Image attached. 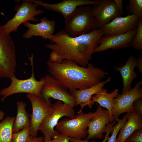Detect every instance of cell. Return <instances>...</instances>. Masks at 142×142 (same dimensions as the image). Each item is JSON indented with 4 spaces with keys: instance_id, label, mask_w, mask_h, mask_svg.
Listing matches in <instances>:
<instances>
[{
    "instance_id": "obj_16",
    "label": "cell",
    "mask_w": 142,
    "mask_h": 142,
    "mask_svg": "<svg viewBox=\"0 0 142 142\" xmlns=\"http://www.w3.org/2000/svg\"><path fill=\"white\" fill-rule=\"evenodd\" d=\"M99 4L92 7L97 28H102L121 14L117 10L114 0H99Z\"/></svg>"
},
{
    "instance_id": "obj_24",
    "label": "cell",
    "mask_w": 142,
    "mask_h": 142,
    "mask_svg": "<svg viewBox=\"0 0 142 142\" xmlns=\"http://www.w3.org/2000/svg\"><path fill=\"white\" fill-rule=\"evenodd\" d=\"M126 8L130 15H134L139 18H142V0H130Z\"/></svg>"
},
{
    "instance_id": "obj_32",
    "label": "cell",
    "mask_w": 142,
    "mask_h": 142,
    "mask_svg": "<svg viewBox=\"0 0 142 142\" xmlns=\"http://www.w3.org/2000/svg\"><path fill=\"white\" fill-rule=\"evenodd\" d=\"M116 8L121 14H123V8L122 0H114Z\"/></svg>"
},
{
    "instance_id": "obj_7",
    "label": "cell",
    "mask_w": 142,
    "mask_h": 142,
    "mask_svg": "<svg viewBox=\"0 0 142 142\" xmlns=\"http://www.w3.org/2000/svg\"><path fill=\"white\" fill-rule=\"evenodd\" d=\"M52 106V112L44 119L39 129L43 134L44 139L50 140L60 134L54 128L62 117L66 116L72 119L75 115L74 106L60 101L57 100Z\"/></svg>"
},
{
    "instance_id": "obj_21",
    "label": "cell",
    "mask_w": 142,
    "mask_h": 142,
    "mask_svg": "<svg viewBox=\"0 0 142 142\" xmlns=\"http://www.w3.org/2000/svg\"><path fill=\"white\" fill-rule=\"evenodd\" d=\"M17 115L13 126V133L30 126L31 115L26 111V103L23 101H17Z\"/></svg>"
},
{
    "instance_id": "obj_5",
    "label": "cell",
    "mask_w": 142,
    "mask_h": 142,
    "mask_svg": "<svg viewBox=\"0 0 142 142\" xmlns=\"http://www.w3.org/2000/svg\"><path fill=\"white\" fill-rule=\"evenodd\" d=\"M17 65L14 42L0 25V78L10 79L15 75Z\"/></svg>"
},
{
    "instance_id": "obj_13",
    "label": "cell",
    "mask_w": 142,
    "mask_h": 142,
    "mask_svg": "<svg viewBox=\"0 0 142 142\" xmlns=\"http://www.w3.org/2000/svg\"><path fill=\"white\" fill-rule=\"evenodd\" d=\"M96 110L97 114L91 119L88 125V134L85 139L87 140L102 139L103 134L106 132L107 125L115 119L108 110L103 109L99 105Z\"/></svg>"
},
{
    "instance_id": "obj_1",
    "label": "cell",
    "mask_w": 142,
    "mask_h": 142,
    "mask_svg": "<svg viewBox=\"0 0 142 142\" xmlns=\"http://www.w3.org/2000/svg\"><path fill=\"white\" fill-rule=\"evenodd\" d=\"M103 35L101 28H96L88 33L75 37H70L64 30L60 29L49 39L52 43L45 45L52 50L49 59L58 63L64 59L70 60L85 67Z\"/></svg>"
},
{
    "instance_id": "obj_11",
    "label": "cell",
    "mask_w": 142,
    "mask_h": 142,
    "mask_svg": "<svg viewBox=\"0 0 142 142\" xmlns=\"http://www.w3.org/2000/svg\"><path fill=\"white\" fill-rule=\"evenodd\" d=\"M142 84L141 79L133 88L122 93L114 99L115 104L111 113L115 119L122 113H129L134 111L132 105L133 103L137 99L142 98V88L140 87Z\"/></svg>"
},
{
    "instance_id": "obj_27",
    "label": "cell",
    "mask_w": 142,
    "mask_h": 142,
    "mask_svg": "<svg viewBox=\"0 0 142 142\" xmlns=\"http://www.w3.org/2000/svg\"><path fill=\"white\" fill-rule=\"evenodd\" d=\"M128 118V115L127 113L121 119H120L118 118L115 119V121L118 123L113 126L111 135L110 137L109 136L107 142H116L118 133L121 127L127 121Z\"/></svg>"
},
{
    "instance_id": "obj_14",
    "label": "cell",
    "mask_w": 142,
    "mask_h": 142,
    "mask_svg": "<svg viewBox=\"0 0 142 142\" xmlns=\"http://www.w3.org/2000/svg\"><path fill=\"white\" fill-rule=\"evenodd\" d=\"M137 29V28L126 33L114 36L103 35L99 41V45L95 48L93 53L109 49H116L129 47L133 41Z\"/></svg>"
},
{
    "instance_id": "obj_9",
    "label": "cell",
    "mask_w": 142,
    "mask_h": 142,
    "mask_svg": "<svg viewBox=\"0 0 142 142\" xmlns=\"http://www.w3.org/2000/svg\"><path fill=\"white\" fill-rule=\"evenodd\" d=\"M26 96L31 103L32 108L31 115L30 135L32 137H36L42 122L52 112L51 99H47L42 95L31 94H27Z\"/></svg>"
},
{
    "instance_id": "obj_34",
    "label": "cell",
    "mask_w": 142,
    "mask_h": 142,
    "mask_svg": "<svg viewBox=\"0 0 142 142\" xmlns=\"http://www.w3.org/2000/svg\"><path fill=\"white\" fill-rule=\"evenodd\" d=\"M137 59V66L139 71L141 74L142 73V56L140 54Z\"/></svg>"
},
{
    "instance_id": "obj_28",
    "label": "cell",
    "mask_w": 142,
    "mask_h": 142,
    "mask_svg": "<svg viewBox=\"0 0 142 142\" xmlns=\"http://www.w3.org/2000/svg\"><path fill=\"white\" fill-rule=\"evenodd\" d=\"M115 124V121H114L112 123L108 124L107 125V130L106 135L104 140L101 142H107V141L109 137V135L110 133H111L113 131V127L114 125ZM69 142H89L88 140L86 139L82 140V139H77L73 138H70V139ZM91 142H97L94 140H93Z\"/></svg>"
},
{
    "instance_id": "obj_19",
    "label": "cell",
    "mask_w": 142,
    "mask_h": 142,
    "mask_svg": "<svg viewBox=\"0 0 142 142\" xmlns=\"http://www.w3.org/2000/svg\"><path fill=\"white\" fill-rule=\"evenodd\" d=\"M137 66V59L134 56H130L125 64L121 67L115 66L114 69L119 72L123 81V87L122 93L128 91L131 89V84L138 76L134 69Z\"/></svg>"
},
{
    "instance_id": "obj_35",
    "label": "cell",
    "mask_w": 142,
    "mask_h": 142,
    "mask_svg": "<svg viewBox=\"0 0 142 142\" xmlns=\"http://www.w3.org/2000/svg\"><path fill=\"white\" fill-rule=\"evenodd\" d=\"M4 115V113L0 110V121L3 119Z\"/></svg>"
},
{
    "instance_id": "obj_20",
    "label": "cell",
    "mask_w": 142,
    "mask_h": 142,
    "mask_svg": "<svg viewBox=\"0 0 142 142\" xmlns=\"http://www.w3.org/2000/svg\"><path fill=\"white\" fill-rule=\"evenodd\" d=\"M127 113V120L120 129L116 142H125L134 131L142 129V116L134 110Z\"/></svg>"
},
{
    "instance_id": "obj_6",
    "label": "cell",
    "mask_w": 142,
    "mask_h": 142,
    "mask_svg": "<svg viewBox=\"0 0 142 142\" xmlns=\"http://www.w3.org/2000/svg\"><path fill=\"white\" fill-rule=\"evenodd\" d=\"M78 113L73 119L66 118L59 121L55 127L62 136L77 139L86 137L89 122L97 111L86 113L82 111Z\"/></svg>"
},
{
    "instance_id": "obj_26",
    "label": "cell",
    "mask_w": 142,
    "mask_h": 142,
    "mask_svg": "<svg viewBox=\"0 0 142 142\" xmlns=\"http://www.w3.org/2000/svg\"><path fill=\"white\" fill-rule=\"evenodd\" d=\"M30 126L13 133L11 142H27L30 136Z\"/></svg>"
},
{
    "instance_id": "obj_29",
    "label": "cell",
    "mask_w": 142,
    "mask_h": 142,
    "mask_svg": "<svg viewBox=\"0 0 142 142\" xmlns=\"http://www.w3.org/2000/svg\"><path fill=\"white\" fill-rule=\"evenodd\" d=\"M125 142H142V129L134 131L127 138Z\"/></svg>"
},
{
    "instance_id": "obj_23",
    "label": "cell",
    "mask_w": 142,
    "mask_h": 142,
    "mask_svg": "<svg viewBox=\"0 0 142 142\" xmlns=\"http://www.w3.org/2000/svg\"><path fill=\"white\" fill-rule=\"evenodd\" d=\"M15 118L8 116L0 121V142H11Z\"/></svg>"
},
{
    "instance_id": "obj_17",
    "label": "cell",
    "mask_w": 142,
    "mask_h": 142,
    "mask_svg": "<svg viewBox=\"0 0 142 142\" xmlns=\"http://www.w3.org/2000/svg\"><path fill=\"white\" fill-rule=\"evenodd\" d=\"M41 22L37 24H33L26 21L23 23L24 26L28 29L23 35L26 39L31 38L34 36H40L44 39H50L55 31V22L50 20L46 17L40 19Z\"/></svg>"
},
{
    "instance_id": "obj_31",
    "label": "cell",
    "mask_w": 142,
    "mask_h": 142,
    "mask_svg": "<svg viewBox=\"0 0 142 142\" xmlns=\"http://www.w3.org/2000/svg\"><path fill=\"white\" fill-rule=\"evenodd\" d=\"M70 138L63 137L60 134L50 140L44 139V142H69Z\"/></svg>"
},
{
    "instance_id": "obj_10",
    "label": "cell",
    "mask_w": 142,
    "mask_h": 142,
    "mask_svg": "<svg viewBox=\"0 0 142 142\" xmlns=\"http://www.w3.org/2000/svg\"><path fill=\"white\" fill-rule=\"evenodd\" d=\"M43 77L44 82L41 94L43 97L47 99L52 98L74 107L76 106L74 97L61 82L50 74Z\"/></svg>"
},
{
    "instance_id": "obj_12",
    "label": "cell",
    "mask_w": 142,
    "mask_h": 142,
    "mask_svg": "<svg viewBox=\"0 0 142 142\" xmlns=\"http://www.w3.org/2000/svg\"><path fill=\"white\" fill-rule=\"evenodd\" d=\"M42 6L45 9L58 12L63 16L66 23L78 6L87 5L97 6L99 4V0H63L54 3H49L39 0H30Z\"/></svg>"
},
{
    "instance_id": "obj_3",
    "label": "cell",
    "mask_w": 142,
    "mask_h": 142,
    "mask_svg": "<svg viewBox=\"0 0 142 142\" xmlns=\"http://www.w3.org/2000/svg\"><path fill=\"white\" fill-rule=\"evenodd\" d=\"M65 23L64 30L72 37L87 34L97 28L92 7L89 5L78 7Z\"/></svg>"
},
{
    "instance_id": "obj_18",
    "label": "cell",
    "mask_w": 142,
    "mask_h": 142,
    "mask_svg": "<svg viewBox=\"0 0 142 142\" xmlns=\"http://www.w3.org/2000/svg\"><path fill=\"white\" fill-rule=\"evenodd\" d=\"M111 79V77H109L106 80L101 81L90 88L83 90H77L74 92L72 95L75 98L76 106L79 105L80 106L78 112L82 111L85 106H88L89 108L93 107L95 103L92 100V97L104 89V86L110 81Z\"/></svg>"
},
{
    "instance_id": "obj_15",
    "label": "cell",
    "mask_w": 142,
    "mask_h": 142,
    "mask_svg": "<svg viewBox=\"0 0 142 142\" xmlns=\"http://www.w3.org/2000/svg\"><path fill=\"white\" fill-rule=\"evenodd\" d=\"M139 19L133 14L116 17L101 28L104 35L112 36L124 33L137 28Z\"/></svg>"
},
{
    "instance_id": "obj_8",
    "label": "cell",
    "mask_w": 142,
    "mask_h": 142,
    "mask_svg": "<svg viewBox=\"0 0 142 142\" xmlns=\"http://www.w3.org/2000/svg\"><path fill=\"white\" fill-rule=\"evenodd\" d=\"M20 6L16 7V13L15 16L4 24L1 26L4 31L10 34L12 32L17 31L19 26L28 21L37 22L38 19L35 17L37 15L43 13L44 11L41 9H37L39 6L30 0H23Z\"/></svg>"
},
{
    "instance_id": "obj_4",
    "label": "cell",
    "mask_w": 142,
    "mask_h": 142,
    "mask_svg": "<svg viewBox=\"0 0 142 142\" xmlns=\"http://www.w3.org/2000/svg\"><path fill=\"white\" fill-rule=\"evenodd\" d=\"M32 67L31 76L27 79H20L15 75L11 77V82L7 87L0 90V95L2 96L0 100L3 102L7 97L13 94L18 93H25L39 96L42 95L41 92L44 82L43 77L40 80H37L34 76L33 62V54L29 57Z\"/></svg>"
},
{
    "instance_id": "obj_2",
    "label": "cell",
    "mask_w": 142,
    "mask_h": 142,
    "mask_svg": "<svg viewBox=\"0 0 142 142\" xmlns=\"http://www.w3.org/2000/svg\"><path fill=\"white\" fill-rule=\"evenodd\" d=\"M50 74L63 84L72 94L77 90H83L95 85L108 73L89 63L86 68L70 60L58 63L47 62Z\"/></svg>"
},
{
    "instance_id": "obj_25",
    "label": "cell",
    "mask_w": 142,
    "mask_h": 142,
    "mask_svg": "<svg viewBox=\"0 0 142 142\" xmlns=\"http://www.w3.org/2000/svg\"><path fill=\"white\" fill-rule=\"evenodd\" d=\"M130 46L136 50L142 49V18L139 19L136 32Z\"/></svg>"
},
{
    "instance_id": "obj_22",
    "label": "cell",
    "mask_w": 142,
    "mask_h": 142,
    "mask_svg": "<svg viewBox=\"0 0 142 142\" xmlns=\"http://www.w3.org/2000/svg\"><path fill=\"white\" fill-rule=\"evenodd\" d=\"M107 92L106 89H103L93 96L92 99L94 103L96 102L101 107L106 108L111 114V110L115 104L114 99L119 95V90L116 89L110 93H108Z\"/></svg>"
},
{
    "instance_id": "obj_33",
    "label": "cell",
    "mask_w": 142,
    "mask_h": 142,
    "mask_svg": "<svg viewBox=\"0 0 142 142\" xmlns=\"http://www.w3.org/2000/svg\"><path fill=\"white\" fill-rule=\"evenodd\" d=\"M44 141L43 136L34 137L30 136L27 142H44Z\"/></svg>"
},
{
    "instance_id": "obj_30",
    "label": "cell",
    "mask_w": 142,
    "mask_h": 142,
    "mask_svg": "<svg viewBox=\"0 0 142 142\" xmlns=\"http://www.w3.org/2000/svg\"><path fill=\"white\" fill-rule=\"evenodd\" d=\"M132 105L134 110L142 116V98L135 101Z\"/></svg>"
}]
</instances>
